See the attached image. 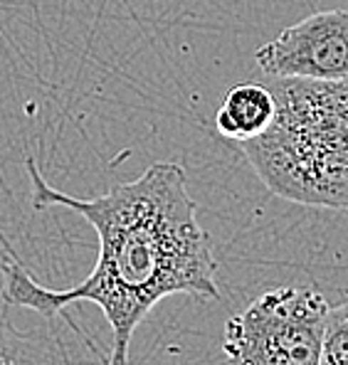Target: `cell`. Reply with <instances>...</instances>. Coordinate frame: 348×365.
<instances>
[{
	"instance_id": "1",
	"label": "cell",
	"mask_w": 348,
	"mask_h": 365,
	"mask_svg": "<svg viewBox=\"0 0 348 365\" xmlns=\"http://www.w3.org/2000/svg\"><path fill=\"white\" fill-rule=\"evenodd\" d=\"M30 202L37 210L64 207L77 212L99 237V257L84 282L69 289H47L20 262H3V299L45 319L64 306L96 304L111 329L106 365H128L136 329L158 302L185 294L218 302V262L213 240L198 222V205L188 192L180 163L156 160L136 180H126L96 197H74L42 178L32 158L25 160Z\"/></svg>"
},
{
	"instance_id": "2",
	"label": "cell",
	"mask_w": 348,
	"mask_h": 365,
	"mask_svg": "<svg viewBox=\"0 0 348 365\" xmlns=\"http://www.w3.org/2000/svg\"><path fill=\"white\" fill-rule=\"evenodd\" d=\"M275 116L240 148L267 190L309 207L348 210V79H275Z\"/></svg>"
},
{
	"instance_id": "7",
	"label": "cell",
	"mask_w": 348,
	"mask_h": 365,
	"mask_svg": "<svg viewBox=\"0 0 348 365\" xmlns=\"http://www.w3.org/2000/svg\"><path fill=\"white\" fill-rule=\"evenodd\" d=\"M319 365H348V304L329 311Z\"/></svg>"
},
{
	"instance_id": "6",
	"label": "cell",
	"mask_w": 348,
	"mask_h": 365,
	"mask_svg": "<svg viewBox=\"0 0 348 365\" xmlns=\"http://www.w3.org/2000/svg\"><path fill=\"white\" fill-rule=\"evenodd\" d=\"M0 365H69L60 341L50 334L20 331L0 321Z\"/></svg>"
},
{
	"instance_id": "3",
	"label": "cell",
	"mask_w": 348,
	"mask_h": 365,
	"mask_svg": "<svg viewBox=\"0 0 348 365\" xmlns=\"http://www.w3.org/2000/svg\"><path fill=\"white\" fill-rule=\"evenodd\" d=\"M331 306L312 287L265 292L227 319V365H319Z\"/></svg>"
},
{
	"instance_id": "5",
	"label": "cell",
	"mask_w": 348,
	"mask_h": 365,
	"mask_svg": "<svg viewBox=\"0 0 348 365\" xmlns=\"http://www.w3.org/2000/svg\"><path fill=\"white\" fill-rule=\"evenodd\" d=\"M275 116V96L270 87L242 82L227 89L215 114V128L227 141H250L270 126Z\"/></svg>"
},
{
	"instance_id": "4",
	"label": "cell",
	"mask_w": 348,
	"mask_h": 365,
	"mask_svg": "<svg viewBox=\"0 0 348 365\" xmlns=\"http://www.w3.org/2000/svg\"><path fill=\"white\" fill-rule=\"evenodd\" d=\"M272 79H348V10H321L289 25L255 52Z\"/></svg>"
}]
</instances>
